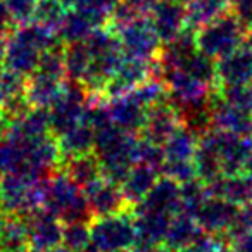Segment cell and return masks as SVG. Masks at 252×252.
I'll use <instances>...</instances> for the list:
<instances>
[{
    "label": "cell",
    "mask_w": 252,
    "mask_h": 252,
    "mask_svg": "<svg viewBox=\"0 0 252 252\" xmlns=\"http://www.w3.org/2000/svg\"><path fill=\"white\" fill-rule=\"evenodd\" d=\"M28 231L32 252H45L56 245L63 244L64 223L45 207L23 216Z\"/></svg>",
    "instance_id": "11"
},
{
    "label": "cell",
    "mask_w": 252,
    "mask_h": 252,
    "mask_svg": "<svg viewBox=\"0 0 252 252\" xmlns=\"http://www.w3.org/2000/svg\"><path fill=\"white\" fill-rule=\"evenodd\" d=\"M57 142H59L61 152H63V161L74 158V156L88 154V152H94L95 130L83 119L73 128L64 131L63 135H59Z\"/></svg>",
    "instance_id": "25"
},
{
    "label": "cell",
    "mask_w": 252,
    "mask_h": 252,
    "mask_svg": "<svg viewBox=\"0 0 252 252\" xmlns=\"http://www.w3.org/2000/svg\"><path fill=\"white\" fill-rule=\"evenodd\" d=\"M213 128L242 137H252V114L226 102L216 88L213 94Z\"/></svg>",
    "instance_id": "18"
},
{
    "label": "cell",
    "mask_w": 252,
    "mask_h": 252,
    "mask_svg": "<svg viewBox=\"0 0 252 252\" xmlns=\"http://www.w3.org/2000/svg\"><path fill=\"white\" fill-rule=\"evenodd\" d=\"M4 43H5V36H0V74L4 73L5 66H4Z\"/></svg>",
    "instance_id": "38"
},
{
    "label": "cell",
    "mask_w": 252,
    "mask_h": 252,
    "mask_svg": "<svg viewBox=\"0 0 252 252\" xmlns=\"http://www.w3.org/2000/svg\"><path fill=\"white\" fill-rule=\"evenodd\" d=\"M67 78L35 69L26 80V97L33 107H47L56 102Z\"/></svg>",
    "instance_id": "20"
},
{
    "label": "cell",
    "mask_w": 252,
    "mask_h": 252,
    "mask_svg": "<svg viewBox=\"0 0 252 252\" xmlns=\"http://www.w3.org/2000/svg\"><path fill=\"white\" fill-rule=\"evenodd\" d=\"M247 28L230 11L195 30V45L211 59L220 61L245 43Z\"/></svg>",
    "instance_id": "4"
},
{
    "label": "cell",
    "mask_w": 252,
    "mask_h": 252,
    "mask_svg": "<svg viewBox=\"0 0 252 252\" xmlns=\"http://www.w3.org/2000/svg\"><path fill=\"white\" fill-rule=\"evenodd\" d=\"M156 76H158V61L152 63V61L125 57L121 66L116 69V73L105 85L104 92H102V98L107 100V98L130 94L131 90H135L142 83Z\"/></svg>",
    "instance_id": "10"
},
{
    "label": "cell",
    "mask_w": 252,
    "mask_h": 252,
    "mask_svg": "<svg viewBox=\"0 0 252 252\" xmlns=\"http://www.w3.org/2000/svg\"><path fill=\"white\" fill-rule=\"evenodd\" d=\"M151 252H178V251H175V249L168 247L166 244H161V245H156V247L152 249Z\"/></svg>",
    "instance_id": "39"
},
{
    "label": "cell",
    "mask_w": 252,
    "mask_h": 252,
    "mask_svg": "<svg viewBox=\"0 0 252 252\" xmlns=\"http://www.w3.org/2000/svg\"><path fill=\"white\" fill-rule=\"evenodd\" d=\"M245 47H249V49L252 50V26L247 30V35H245V43H244Z\"/></svg>",
    "instance_id": "41"
},
{
    "label": "cell",
    "mask_w": 252,
    "mask_h": 252,
    "mask_svg": "<svg viewBox=\"0 0 252 252\" xmlns=\"http://www.w3.org/2000/svg\"><path fill=\"white\" fill-rule=\"evenodd\" d=\"M63 164V152L54 133L28 137L5 128L0 137V178L5 175H30L47 178Z\"/></svg>",
    "instance_id": "1"
},
{
    "label": "cell",
    "mask_w": 252,
    "mask_h": 252,
    "mask_svg": "<svg viewBox=\"0 0 252 252\" xmlns=\"http://www.w3.org/2000/svg\"><path fill=\"white\" fill-rule=\"evenodd\" d=\"M220 95L230 104L244 109L252 114V83L230 85V87H218Z\"/></svg>",
    "instance_id": "32"
},
{
    "label": "cell",
    "mask_w": 252,
    "mask_h": 252,
    "mask_svg": "<svg viewBox=\"0 0 252 252\" xmlns=\"http://www.w3.org/2000/svg\"><path fill=\"white\" fill-rule=\"evenodd\" d=\"M105 100V98H104ZM112 125L131 135H142L147 121V107L131 94L119 95L105 100Z\"/></svg>",
    "instance_id": "14"
},
{
    "label": "cell",
    "mask_w": 252,
    "mask_h": 252,
    "mask_svg": "<svg viewBox=\"0 0 252 252\" xmlns=\"http://www.w3.org/2000/svg\"><path fill=\"white\" fill-rule=\"evenodd\" d=\"M187 9V28L195 32L218 16L230 11V0H189Z\"/></svg>",
    "instance_id": "27"
},
{
    "label": "cell",
    "mask_w": 252,
    "mask_h": 252,
    "mask_svg": "<svg viewBox=\"0 0 252 252\" xmlns=\"http://www.w3.org/2000/svg\"><path fill=\"white\" fill-rule=\"evenodd\" d=\"M161 176V171L154 166L144 164V162H135L130 173L126 175L125 182L121 183V189L131 207L137 206L144 197L151 192V189L156 185V182Z\"/></svg>",
    "instance_id": "21"
},
{
    "label": "cell",
    "mask_w": 252,
    "mask_h": 252,
    "mask_svg": "<svg viewBox=\"0 0 252 252\" xmlns=\"http://www.w3.org/2000/svg\"><path fill=\"white\" fill-rule=\"evenodd\" d=\"M180 125L182 121H180L178 111H176L175 104L169 100V97H166L164 100L147 109V121H145L140 137L164 145V142L178 130Z\"/></svg>",
    "instance_id": "16"
},
{
    "label": "cell",
    "mask_w": 252,
    "mask_h": 252,
    "mask_svg": "<svg viewBox=\"0 0 252 252\" xmlns=\"http://www.w3.org/2000/svg\"><path fill=\"white\" fill-rule=\"evenodd\" d=\"M47 178L30 175L2 176L0 178V209L5 214L26 216L43 207Z\"/></svg>",
    "instance_id": "5"
},
{
    "label": "cell",
    "mask_w": 252,
    "mask_h": 252,
    "mask_svg": "<svg viewBox=\"0 0 252 252\" xmlns=\"http://www.w3.org/2000/svg\"><path fill=\"white\" fill-rule=\"evenodd\" d=\"M66 14H67V7L63 2H59V0H38L35 11V19L33 21L57 35L61 26H63Z\"/></svg>",
    "instance_id": "29"
},
{
    "label": "cell",
    "mask_w": 252,
    "mask_h": 252,
    "mask_svg": "<svg viewBox=\"0 0 252 252\" xmlns=\"http://www.w3.org/2000/svg\"><path fill=\"white\" fill-rule=\"evenodd\" d=\"M4 4L12 25L23 26L35 19L38 0H4Z\"/></svg>",
    "instance_id": "31"
},
{
    "label": "cell",
    "mask_w": 252,
    "mask_h": 252,
    "mask_svg": "<svg viewBox=\"0 0 252 252\" xmlns=\"http://www.w3.org/2000/svg\"><path fill=\"white\" fill-rule=\"evenodd\" d=\"M218 87L252 83V50L242 45L230 56L216 61Z\"/></svg>",
    "instance_id": "19"
},
{
    "label": "cell",
    "mask_w": 252,
    "mask_h": 252,
    "mask_svg": "<svg viewBox=\"0 0 252 252\" xmlns=\"http://www.w3.org/2000/svg\"><path fill=\"white\" fill-rule=\"evenodd\" d=\"M199 144V137L189 128L180 125V128L164 142V162H185L193 161Z\"/></svg>",
    "instance_id": "26"
},
{
    "label": "cell",
    "mask_w": 252,
    "mask_h": 252,
    "mask_svg": "<svg viewBox=\"0 0 252 252\" xmlns=\"http://www.w3.org/2000/svg\"><path fill=\"white\" fill-rule=\"evenodd\" d=\"M202 233H204V230L199 226L195 218L190 216L185 211H180V213H176L175 216H173L171 223H169L164 244L168 245V247L175 249V251L183 252L185 249H189L190 245L195 244Z\"/></svg>",
    "instance_id": "23"
},
{
    "label": "cell",
    "mask_w": 252,
    "mask_h": 252,
    "mask_svg": "<svg viewBox=\"0 0 252 252\" xmlns=\"http://www.w3.org/2000/svg\"><path fill=\"white\" fill-rule=\"evenodd\" d=\"M61 169L73 180L74 183L85 189L90 183L97 182L98 178L104 176V169H102L100 159L97 158L95 152H88V154L74 156V158L64 159Z\"/></svg>",
    "instance_id": "24"
},
{
    "label": "cell",
    "mask_w": 252,
    "mask_h": 252,
    "mask_svg": "<svg viewBox=\"0 0 252 252\" xmlns=\"http://www.w3.org/2000/svg\"><path fill=\"white\" fill-rule=\"evenodd\" d=\"M59 2H63V4L66 5L67 9H73L74 5H76V2H78V0H59Z\"/></svg>",
    "instance_id": "42"
},
{
    "label": "cell",
    "mask_w": 252,
    "mask_h": 252,
    "mask_svg": "<svg viewBox=\"0 0 252 252\" xmlns=\"http://www.w3.org/2000/svg\"><path fill=\"white\" fill-rule=\"evenodd\" d=\"M125 57L142 61H158L162 42L152 28L149 16H140L128 25L114 30Z\"/></svg>",
    "instance_id": "8"
},
{
    "label": "cell",
    "mask_w": 252,
    "mask_h": 252,
    "mask_svg": "<svg viewBox=\"0 0 252 252\" xmlns=\"http://www.w3.org/2000/svg\"><path fill=\"white\" fill-rule=\"evenodd\" d=\"M211 138L214 142L218 159L223 175H238L245 171L249 159L252 158V138L213 128Z\"/></svg>",
    "instance_id": "9"
},
{
    "label": "cell",
    "mask_w": 252,
    "mask_h": 252,
    "mask_svg": "<svg viewBox=\"0 0 252 252\" xmlns=\"http://www.w3.org/2000/svg\"><path fill=\"white\" fill-rule=\"evenodd\" d=\"M90 66L92 54L85 40L83 42L64 43V69H66L67 80L78 81V83L83 85L85 78L88 76Z\"/></svg>",
    "instance_id": "28"
},
{
    "label": "cell",
    "mask_w": 252,
    "mask_h": 252,
    "mask_svg": "<svg viewBox=\"0 0 252 252\" xmlns=\"http://www.w3.org/2000/svg\"><path fill=\"white\" fill-rule=\"evenodd\" d=\"M45 252H74V251H71L69 247H66V245H56V247H52V249H49V251H45Z\"/></svg>",
    "instance_id": "40"
},
{
    "label": "cell",
    "mask_w": 252,
    "mask_h": 252,
    "mask_svg": "<svg viewBox=\"0 0 252 252\" xmlns=\"http://www.w3.org/2000/svg\"><path fill=\"white\" fill-rule=\"evenodd\" d=\"M133 211H154L175 216L182 211V183L161 175L151 192L133 207Z\"/></svg>",
    "instance_id": "17"
},
{
    "label": "cell",
    "mask_w": 252,
    "mask_h": 252,
    "mask_svg": "<svg viewBox=\"0 0 252 252\" xmlns=\"http://www.w3.org/2000/svg\"><path fill=\"white\" fill-rule=\"evenodd\" d=\"M230 245L233 252H252V230L240 231L237 235H231Z\"/></svg>",
    "instance_id": "34"
},
{
    "label": "cell",
    "mask_w": 252,
    "mask_h": 252,
    "mask_svg": "<svg viewBox=\"0 0 252 252\" xmlns=\"http://www.w3.org/2000/svg\"><path fill=\"white\" fill-rule=\"evenodd\" d=\"M237 204L224 200L216 195H207L200 207L195 211L193 218L197 220L199 226L207 233H218V235H228L237 221L238 214Z\"/></svg>",
    "instance_id": "13"
},
{
    "label": "cell",
    "mask_w": 252,
    "mask_h": 252,
    "mask_svg": "<svg viewBox=\"0 0 252 252\" xmlns=\"http://www.w3.org/2000/svg\"><path fill=\"white\" fill-rule=\"evenodd\" d=\"M2 133H4V125H2V121H0V137H2Z\"/></svg>",
    "instance_id": "44"
},
{
    "label": "cell",
    "mask_w": 252,
    "mask_h": 252,
    "mask_svg": "<svg viewBox=\"0 0 252 252\" xmlns=\"http://www.w3.org/2000/svg\"><path fill=\"white\" fill-rule=\"evenodd\" d=\"M125 2H128V4L131 5V7L137 9L140 14L147 16L149 12L152 11V7H154L156 4H158L159 0H125Z\"/></svg>",
    "instance_id": "37"
},
{
    "label": "cell",
    "mask_w": 252,
    "mask_h": 252,
    "mask_svg": "<svg viewBox=\"0 0 252 252\" xmlns=\"http://www.w3.org/2000/svg\"><path fill=\"white\" fill-rule=\"evenodd\" d=\"M63 245L74 252H83L90 245V223H85V221L64 223Z\"/></svg>",
    "instance_id": "30"
},
{
    "label": "cell",
    "mask_w": 252,
    "mask_h": 252,
    "mask_svg": "<svg viewBox=\"0 0 252 252\" xmlns=\"http://www.w3.org/2000/svg\"><path fill=\"white\" fill-rule=\"evenodd\" d=\"M43 207L56 214L63 223H90L94 220L85 190L74 183L63 169H57L47 178Z\"/></svg>",
    "instance_id": "3"
},
{
    "label": "cell",
    "mask_w": 252,
    "mask_h": 252,
    "mask_svg": "<svg viewBox=\"0 0 252 252\" xmlns=\"http://www.w3.org/2000/svg\"><path fill=\"white\" fill-rule=\"evenodd\" d=\"M2 213H4V211L0 209V223H2V220H4V216H2Z\"/></svg>",
    "instance_id": "45"
},
{
    "label": "cell",
    "mask_w": 252,
    "mask_h": 252,
    "mask_svg": "<svg viewBox=\"0 0 252 252\" xmlns=\"http://www.w3.org/2000/svg\"><path fill=\"white\" fill-rule=\"evenodd\" d=\"M251 138H252V137H251Z\"/></svg>",
    "instance_id": "47"
},
{
    "label": "cell",
    "mask_w": 252,
    "mask_h": 252,
    "mask_svg": "<svg viewBox=\"0 0 252 252\" xmlns=\"http://www.w3.org/2000/svg\"><path fill=\"white\" fill-rule=\"evenodd\" d=\"M230 9L245 28L252 26V0H230Z\"/></svg>",
    "instance_id": "33"
},
{
    "label": "cell",
    "mask_w": 252,
    "mask_h": 252,
    "mask_svg": "<svg viewBox=\"0 0 252 252\" xmlns=\"http://www.w3.org/2000/svg\"><path fill=\"white\" fill-rule=\"evenodd\" d=\"M211 195L221 197L224 200L242 206L252 200V180L245 173L238 175H221L218 180L207 185Z\"/></svg>",
    "instance_id": "22"
},
{
    "label": "cell",
    "mask_w": 252,
    "mask_h": 252,
    "mask_svg": "<svg viewBox=\"0 0 252 252\" xmlns=\"http://www.w3.org/2000/svg\"><path fill=\"white\" fill-rule=\"evenodd\" d=\"M137 244L133 211L109 216H95L90 221V245L98 252H130Z\"/></svg>",
    "instance_id": "6"
},
{
    "label": "cell",
    "mask_w": 252,
    "mask_h": 252,
    "mask_svg": "<svg viewBox=\"0 0 252 252\" xmlns=\"http://www.w3.org/2000/svg\"><path fill=\"white\" fill-rule=\"evenodd\" d=\"M63 40L35 21L23 26H14L5 36L4 66L7 71L28 78L38 67L43 52Z\"/></svg>",
    "instance_id": "2"
},
{
    "label": "cell",
    "mask_w": 252,
    "mask_h": 252,
    "mask_svg": "<svg viewBox=\"0 0 252 252\" xmlns=\"http://www.w3.org/2000/svg\"><path fill=\"white\" fill-rule=\"evenodd\" d=\"M147 16L162 43L175 40L187 28L185 4L176 0H159Z\"/></svg>",
    "instance_id": "15"
},
{
    "label": "cell",
    "mask_w": 252,
    "mask_h": 252,
    "mask_svg": "<svg viewBox=\"0 0 252 252\" xmlns=\"http://www.w3.org/2000/svg\"><path fill=\"white\" fill-rule=\"evenodd\" d=\"M176 2H182V4H187V2H189V0H176Z\"/></svg>",
    "instance_id": "46"
},
{
    "label": "cell",
    "mask_w": 252,
    "mask_h": 252,
    "mask_svg": "<svg viewBox=\"0 0 252 252\" xmlns=\"http://www.w3.org/2000/svg\"><path fill=\"white\" fill-rule=\"evenodd\" d=\"M12 26L14 25L11 23L4 0H0V36H7V33L12 30Z\"/></svg>",
    "instance_id": "36"
},
{
    "label": "cell",
    "mask_w": 252,
    "mask_h": 252,
    "mask_svg": "<svg viewBox=\"0 0 252 252\" xmlns=\"http://www.w3.org/2000/svg\"><path fill=\"white\" fill-rule=\"evenodd\" d=\"M92 95L81 83L66 80L56 102L49 107L50 128L56 137L63 135L74 125L83 121Z\"/></svg>",
    "instance_id": "7"
},
{
    "label": "cell",
    "mask_w": 252,
    "mask_h": 252,
    "mask_svg": "<svg viewBox=\"0 0 252 252\" xmlns=\"http://www.w3.org/2000/svg\"><path fill=\"white\" fill-rule=\"evenodd\" d=\"M116 2H118V0H78L74 7L90 9V11H97V12H102V14L109 16V12L114 7Z\"/></svg>",
    "instance_id": "35"
},
{
    "label": "cell",
    "mask_w": 252,
    "mask_h": 252,
    "mask_svg": "<svg viewBox=\"0 0 252 252\" xmlns=\"http://www.w3.org/2000/svg\"><path fill=\"white\" fill-rule=\"evenodd\" d=\"M85 195H87L88 206L92 214L95 216H109V214H119L126 211H133L131 204L123 193V189L119 183L112 180L98 178L97 182L85 187Z\"/></svg>",
    "instance_id": "12"
},
{
    "label": "cell",
    "mask_w": 252,
    "mask_h": 252,
    "mask_svg": "<svg viewBox=\"0 0 252 252\" xmlns=\"http://www.w3.org/2000/svg\"><path fill=\"white\" fill-rule=\"evenodd\" d=\"M83 252H98V251H97V249H95V247H94V245H88V247H87V249H85V251H83Z\"/></svg>",
    "instance_id": "43"
}]
</instances>
